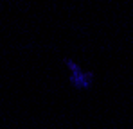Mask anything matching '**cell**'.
Instances as JSON below:
<instances>
[{
  "label": "cell",
  "instance_id": "1",
  "mask_svg": "<svg viewBox=\"0 0 133 129\" xmlns=\"http://www.w3.org/2000/svg\"><path fill=\"white\" fill-rule=\"evenodd\" d=\"M63 64H65L66 72H68V83L74 90H77V91L92 90V86L95 83V74L90 68H85L74 58H68V56L63 58Z\"/></svg>",
  "mask_w": 133,
  "mask_h": 129
}]
</instances>
